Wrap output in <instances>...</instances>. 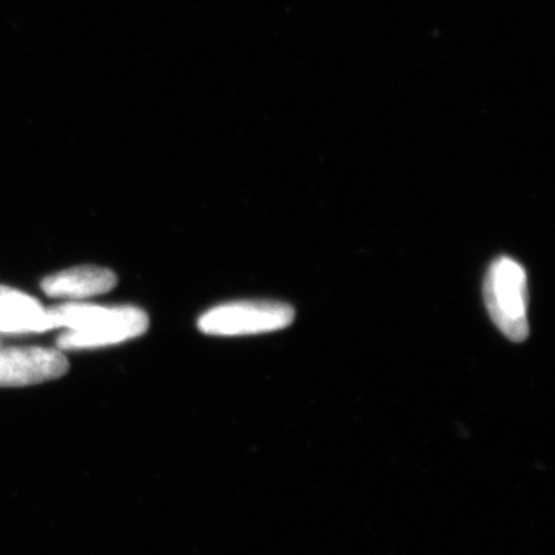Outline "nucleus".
<instances>
[{"label": "nucleus", "mask_w": 555, "mask_h": 555, "mask_svg": "<svg viewBox=\"0 0 555 555\" xmlns=\"http://www.w3.org/2000/svg\"><path fill=\"white\" fill-rule=\"evenodd\" d=\"M51 328H67L56 345L61 350L96 349L141 337L149 328V315L134 306L65 302L49 310Z\"/></svg>", "instance_id": "nucleus-1"}, {"label": "nucleus", "mask_w": 555, "mask_h": 555, "mask_svg": "<svg viewBox=\"0 0 555 555\" xmlns=\"http://www.w3.org/2000/svg\"><path fill=\"white\" fill-rule=\"evenodd\" d=\"M483 295L491 320L506 338L524 343L529 335L528 276L520 262L500 257L485 278Z\"/></svg>", "instance_id": "nucleus-2"}, {"label": "nucleus", "mask_w": 555, "mask_h": 555, "mask_svg": "<svg viewBox=\"0 0 555 555\" xmlns=\"http://www.w3.org/2000/svg\"><path fill=\"white\" fill-rule=\"evenodd\" d=\"M295 310L280 301H236L218 306L199 318L204 334L217 337L268 334L294 323Z\"/></svg>", "instance_id": "nucleus-3"}, {"label": "nucleus", "mask_w": 555, "mask_h": 555, "mask_svg": "<svg viewBox=\"0 0 555 555\" xmlns=\"http://www.w3.org/2000/svg\"><path fill=\"white\" fill-rule=\"evenodd\" d=\"M67 357L51 347L0 349V387H24L64 377Z\"/></svg>", "instance_id": "nucleus-4"}, {"label": "nucleus", "mask_w": 555, "mask_h": 555, "mask_svg": "<svg viewBox=\"0 0 555 555\" xmlns=\"http://www.w3.org/2000/svg\"><path fill=\"white\" fill-rule=\"evenodd\" d=\"M116 284L118 276L112 270L98 266H79L47 276L40 287L49 297L83 299L107 294Z\"/></svg>", "instance_id": "nucleus-5"}, {"label": "nucleus", "mask_w": 555, "mask_h": 555, "mask_svg": "<svg viewBox=\"0 0 555 555\" xmlns=\"http://www.w3.org/2000/svg\"><path fill=\"white\" fill-rule=\"evenodd\" d=\"M51 331L49 310L16 288L0 286V334H39Z\"/></svg>", "instance_id": "nucleus-6"}]
</instances>
